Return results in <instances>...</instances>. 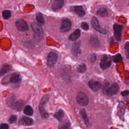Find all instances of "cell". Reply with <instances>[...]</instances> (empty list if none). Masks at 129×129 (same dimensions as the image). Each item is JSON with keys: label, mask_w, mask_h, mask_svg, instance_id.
Segmentation results:
<instances>
[{"label": "cell", "mask_w": 129, "mask_h": 129, "mask_svg": "<svg viewBox=\"0 0 129 129\" xmlns=\"http://www.w3.org/2000/svg\"><path fill=\"white\" fill-rule=\"evenodd\" d=\"M119 90V86L116 83H112L111 85L108 82H106L103 87V93L109 96H112L117 94Z\"/></svg>", "instance_id": "obj_1"}, {"label": "cell", "mask_w": 129, "mask_h": 129, "mask_svg": "<svg viewBox=\"0 0 129 129\" xmlns=\"http://www.w3.org/2000/svg\"><path fill=\"white\" fill-rule=\"evenodd\" d=\"M76 100L77 103L81 106H87L89 103V98L88 96L82 92L78 93L76 96Z\"/></svg>", "instance_id": "obj_2"}, {"label": "cell", "mask_w": 129, "mask_h": 129, "mask_svg": "<svg viewBox=\"0 0 129 129\" xmlns=\"http://www.w3.org/2000/svg\"><path fill=\"white\" fill-rule=\"evenodd\" d=\"M111 64V60L109 56L104 55L103 56L101 59L100 66L102 70H105L107 68H109Z\"/></svg>", "instance_id": "obj_3"}, {"label": "cell", "mask_w": 129, "mask_h": 129, "mask_svg": "<svg viewBox=\"0 0 129 129\" xmlns=\"http://www.w3.org/2000/svg\"><path fill=\"white\" fill-rule=\"evenodd\" d=\"M57 58L58 56L56 53L54 52H50L47 55V66L49 67H51L53 66H54L57 60Z\"/></svg>", "instance_id": "obj_4"}, {"label": "cell", "mask_w": 129, "mask_h": 129, "mask_svg": "<svg viewBox=\"0 0 129 129\" xmlns=\"http://www.w3.org/2000/svg\"><path fill=\"white\" fill-rule=\"evenodd\" d=\"M16 26L17 29L21 32L27 31L29 29L27 23L22 19H19L16 22Z\"/></svg>", "instance_id": "obj_5"}, {"label": "cell", "mask_w": 129, "mask_h": 129, "mask_svg": "<svg viewBox=\"0 0 129 129\" xmlns=\"http://www.w3.org/2000/svg\"><path fill=\"white\" fill-rule=\"evenodd\" d=\"M91 24H92V26L93 28L95 30H96L97 31L100 33L101 34H106V32L103 28H102L101 27L97 19L95 17H93L92 18V20H91Z\"/></svg>", "instance_id": "obj_6"}, {"label": "cell", "mask_w": 129, "mask_h": 129, "mask_svg": "<svg viewBox=\"0 0 129 129\" xmlns=\"http://www.w3.org/2000/svg\"><path fill=\"white\" fill-rule=\"evenodd\" d=\"M72 23L71 21L68 19H63L61 21L60 30L62 32H67L70 30L71 28Z\"/></svg>", "instance_id": "obj_7"}, {"label": "cell", "mask_w": 129, "mask_h": 129, "mask_svg": "<svg viewBox=\"0 0 129 129\" xmlns=\"http://www.w3.org/2000/svg\"><path fill=\"white\" fill-rule=\"evenodd\" d=\"M123 29V26L117 24H115L113 25V30H114V34L116 39L117 40L120 41L121 38V33Z\"/></svg>", "instance_id": "obj_8"}, {"label": "cell", "mask_w": 129, "mask_h": 129, "mask_svg": "<svg viewBox=\"0 0 129 129\" xmlns=\"http://www.w3.org/2000/svg\"><path fill=\"white\" fill-rule=\"evenodd\" d=\"M88 85L89 87L95 92H97L99 91L101 87V84L100 82L94 81V80H90L88 83Z\"/></svg>", "instance_id": "obj_9"}, {"label": "cell", "mask_w": 129, "mask_h": 129, "mask_svg": "<svg viewBox=\"0 0 129 129\" xmlns=\"http://www.w3.org/2000/svg\"><path fill=\"white\" fill-rule=\"evenodd\" d=\"M71 11L75 12L79 17H83L85 15V12L81 6L72 7L71 8Z\"/></svg>", "instance_id": "obj_10"}, {"label": "cell", "mask_w": 129, "mask_h": 129, "mask_svg": "<svg viewBox=\"0 0 129 129\" xmlns=\"http://www.w3.org/2000/svg\"><path fill=\"white\" fill-rule=\"evenodd\" d=\"M64 5V0H53L52 8L54 11H57L60 9Z\"/></svg>", "instance_id": "obj_11"}, {"label": "cell", "mask_w": 129, "mask_h": 129, "mask_svg": "<svg viewBox=\"0 0 129 129\" xmlns=\"http://www.w3.org/2000/svg\"><path fill=\"white\" fill-rule=\"evenodd\" d=\"M20 124L24 125L29 126L31 125L33 123V120L29 117L23 116L20 120Z\"/></svg>", "instance_id": "obj_12"}, {"label": "cell", "mask_w": 129, "mask_h": 129, "mask_svg": "<svg viewBox=\"0 0 129 129\" xmlns=\"http://www.w3.org/2000/svg\"><path fill=\"white\" fill-rule=\"evenodd\" d=\"M31 26L34 32V34H43L42 28L38 24L35 23H33L31 24Z\"/></svg>", "instance_id": "obj_13"}, {"label": "cell", "mask_w": 129, "mask_h": 129, "mask_svg": "<svg viewBox=\"0 0 129 129\" xmlns=\"http://www.w3.org/2000/svg\"><path fill=\"white\" fill-rule=\"evenodd\" d=\"M80 115H81L82 118L83 119L84 121L85 124L86 125V126H89L90 125V122H89V119L88 118L87 114L85 109L84 108L81 109V110L80 111Z\"/></svg>", "instance_id": "obj_14"}, {"label": "cell", "mask_w": 129, "mask_h": 129, "mask_svg": "<svg viewBox=\"0 0 129 129\" xmlns=\"http://www.w3.org/2000/svg\"><path fill=\"white\" fill-rule=\"evenodd\" d=\"M21 81V77L19 74H13L12 75L10 79V82L12 83L16 84L20 82Z\"/></svg>", "instance_id": "obj_15"}, {"label": "cell", "mask_w": 129, "mask_h": 129, "mask_svg": "<svg viewBox=\"0 0 129 129\" xmlns=\"http://www.w3.org/2000/svg\"><path fill=\"white\" fill-rule=\"evenodd\" d=\"M81 34V32L79 29H76L73 33H72L69 36V39L71 41H76L78 39Z\"/></svg>", "instance_id": "obj_16"}, {"label": "cell", "mask_w": 129, "mask_h": 129, "mask_svg": "<svg viewBox=\"0 0 129 129\" xmlns=\"http://www.w3.org/2000/svg\"><path fill=\"white\" fill-rule=\"evenodd\" d=\"M24 102L22 100H19L16 101L14 104L12 108L17 110V111H21L23 109L24 106Z\"/></svg>", "instance_id": "obj_17"}, {"label": "cell", "mask_w": 129, "mask_h": 129, "mask_svg": "<svg viewBox=\"0 0 129 129\" xmlns=\"http://www.w3.org/2000/svg\"><path fill=\"white\" fill-rule=\"evenodd\" d=\"M15 102H16V101H15V95L12 94V95H10V96H9V97H8L7 100V105L9 107L12 108Z\"/></svg>", "instance_id": "obj_18"}, {"label": "cell", "mask_w": 129, "mask_h": 129, "mask_svg": "<svg viewBox=\"0 0 129 129\" xmlns=\"http://www.w3.org/2000/svg\"><path fill=\"white\" fill-rule=\"evenodd\" d=\"M11 69V66L10 64H4L0 71V77H2L4 76L5 74H6L7 72L10 71Z\"/></svg>", "instance_id": "obj_19"}, {"label": "cell", "mask_w": 129, "mask_h": 129, "mask_svg": "<svg viewBox=\"0 0 129 129\" xmlns=\"http://www.w3.org/2000/svg\"><path fill=\"white\" fill-rule=\"evenodd\" d=\"M72 52H73L74 55H75V56L79 55L80 54L81 51L80 49L79 43H76L73 44V47H72Z\"/></svg>", "instance_id": "obj_20"}, {"label": "cell", "mask_w": 129, "mask_h": 129, "mask_svg": "<svg viewBox=\"0 0 129 129\" xmlns=\"http://www.w3.org/2000/svg\"><path fill=\"white\" fill-rule=\"evenodd\" d=\"M54 117L59 121H61L64 117V112L61 109L57 111L54 114Z\"/></svg>", "instance_id": "obj_21"}, {"label": "cell", "mask_w": 129, "mask_h": 129, "mask_svg": "<svg viewBox=\"0 0 129 129\" xmlns=\"http://www.w3.org/2000/svg\"><path fill=\"white\" fill-rule=\"evenodd\" d=\"M49 99V95L48 94H45L44 96H43V97L41 98L40 100L39 107H44V105L48 102Z\"/></svg>", "instance_id": "obj_22"}, {"label": "cell", "mask_w": 129, "mask_h": 129, "mask_svg": "<svg viewBox=\"0 0 129 129\" xmlns=\"http://www.w3.org/2000/svg\"><path fill=\"white\" fill-rule=\"evenodd\" d=\"M39 111L41 117L42 119H47L49 117V114L46 111L44 107H39Z\"/></svg>", "instance_id": "obj_23"}, {"label": "cell", "mask_w": 129, "mask_h": 129, "mask_svg": "<svg viewBox=\"0 0 129 129\" xmlns=\"http://www.w3.org/2000/svg\"><path fill=\"white\" fill-rule=\"evenodd\" d=\"M107 14H108L107 10L104 8H101L99 9L96 12V14L98 16H99L102 17L106 16L107 15Z\"/></svg>", "instance_id": "obj_24"}, {"label": "cell", "mask_w": 129, "mask_h": 129, "mask_svg": "<svg viewBox=\"0 0 129 129\" xmlns=\"http://www.w3.org/2000/svg\"><path fill=\"white\" fill-rule=\"evenodd\" d=\"M90 42L93 46H97L99 43L97 36L95 35H93L91 36L90 39Z\"/></svg>", "instance_id": "obj_25"}, {"label": "cell", "mask_w": 129, "mask_h": 129, "mask_svg": "<svg viewBox=\"0 0 129 129\" xmlns=\"http://www.w3.org/2000/svg\"><path fill=\"white\" fill-rule=\"evenodd\" d=\"M33 109L30 105H27L25 107L24 109V113L28 115L31 116L33 114Z\"/></svg>", "instance_id": "obj_26"}, {"label": "cell", "mask_w": 129, "mask_h": 129, "mask_svg": "<svg viewBox=\"0 0 129 129\" xmlns=\"http://www.w3.org/2000/svg\"><path fill=\"white\" fill-rule=\"evenodd\" d=\"M36 18L38 22L41 24L43 25L45 23V20L44 19V18L43 17L42 14L41 13H37L36 14Z\"/></svg>", "instance_id": "obj_27"}, {"label": "cell", "mask_w": 129, "mask_h": 129, "mask_svg": "<svg viewBox=\"0 0 129 129\" xmlns=\"http://www.w3.org/2000/svg\"><path fill=\"white\" fill-rule=\"evenodd\" d=\"M71 126V123L69 121H66L60 124L58 126V129H69Z\"/></svg>", "instance_id": "obj_28"}, {"label": "cell", "mask_w": 129, "mask_h": 129, "mask_svg": "<svg viewBox=\"0 0 129 129\" xmlns=\"http://www.w3.org/2000/svg\"><path fill=\"white\" fill-rule=\"evenodd\" d=\"M87 69V67L85 64H81L78 66L77 68V71L80 73H83L86 72Z\"/></svg>", "instance_id": "obj_29"}, {"label": "cell", "mask_w": 129, "mask_h": 129, "mask_svg": "<svg viewBox=\"0 0 129 129\" xmlns=\"http://www.w3.org/2000/svg\"><path fill=\"white\" fill-rule=\"evenodd\" d=\"M119 111L120 113H121V115H123L125 110V105L123 102L120 101L119 102Z\"/></svg>", "instance_id": "obj_30"}, {"label": "cell", "mask_w": 129, "mask_h": 129, "mask_svg": "<svg viewBox=\"0 0 129 129\" xmlns=\"http://www.w3.org/2000/svg\"><path fill=\"white\" fill-rule=\"evenodd\" d=\"M113 61L116 62V63H117V62H121L122 61V56L121 55H120V54H117L115 55H114L113 57Z\"/></svg>", "instance_id": "obj_31"}, {"label": "cell", "mask_w": 129, "mask_h": 129, "mask_svg": "<svg viewBox=\"0 0 129 129\" xmlns=\"http://www.w3.org/2000/svg\"><path fill=\"white\" fill-rule=\"evenodd\" d=\"M2 15L4 19H8L11 16V12L9 10H5L3 12Z\"/></svg>", "instance_id": "obj_32"}, {"label": "cell", "mask_w": 129, "mask_h": 129, "mask_svg": "<svg viewBox=\"0 0 129 129\" xmlns=\"http://www.w3.org/2000/svg\"><path fill=\"white\" fill-rule=\"evenodd\" d=\"M124 50L126 57L129 59V42H127L125 44Z\"/></svg>", "instance_id": "obj_33"}, {"label": "cell", "mask_w": 129, "mask_h": 129, "mask_svg": "<svg viewBox=\"0 0 129 129\" xmlns=\"http://www.w3.org/2000/svg\"><path fill=\"white\" fill-rule=\"evenodd\" d=\"M43 36V34H34V39L35 41H40Z\"/></svg>", "instance_id": "obj_34"}, {"label": "cell", "mask_w": 129, "mask_h": 129, "mask_svg": "<svg viewBox=\"0 0 129 129\" xmlns=\"http://www.w3.org/2000/svg\"><path fill=\"white\" fill-rule=\"evenodd\" d=\"M81 27L82 29L85 31H87L89 28L88 24L86 22H82L81 24Z\"/></svg>", "instance_id": "obj_35"}, {"label": "cell", "mask_w": 129, "mask_h": 129, "mask_svg": "<svg viewBox=\"0 0 129 129\" xmlns=\"http://www.w3.org/2000/svg\"><path fill=\"white\" fill-rule=\"evenodd\" d=\"M17 117H18L16 115H12L10 117V118H9L8 121L10 123H14L16 121V120L17 119Z\"/></svg>", "instance_id": "obj_36"}, {"label": "cell", "mask_w": 129, "mask_h": 129, "mask_svg": "<svg viewBox=\"0 0 129 129\" xmlns=\"http://www.w3.org/2000/svg\"><path fill=\"white\" fill-rule=\"evenodd\" d=\"M9 125L7 123H2L0 124V129H9Z\"/></svg>", "instance_id": "obj_37"}, {"label": "cell", "mask_w": 129, "mask_h": 129, "mask_svg": "<svg viewBox=\"0 0 129 129\" xmlns=\"http://www.w3.org/2000/svg\"><path fill=\"white\" fill-rule=\"evenodd\" d=\"M96 55L95 54H93L90 57V61L92 62H94L96 61Z\"/></svg>", "instance_id": "obj_38"}]
</instances>
